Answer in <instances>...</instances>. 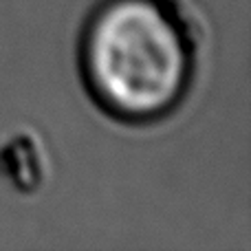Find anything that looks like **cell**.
I'll return each instance as SVG.
<instances>
[{
    "label": "cell",
    "instance_id": "6da1fadb",
    "mask_svg": "<svg viewBox=\"0 0 251 251\" xmlns=\"http://www.w3.org/2000/svg\"><path fill=\"white\" fill-rule=\"evenodd\" d=\"M82 62L106 110L143 122L178 104L190 82L192 49L161 0H110L88 22Z\"/></svg>",
    "mask_w": 251,
    "mask_h": 251
}]
</instances>
